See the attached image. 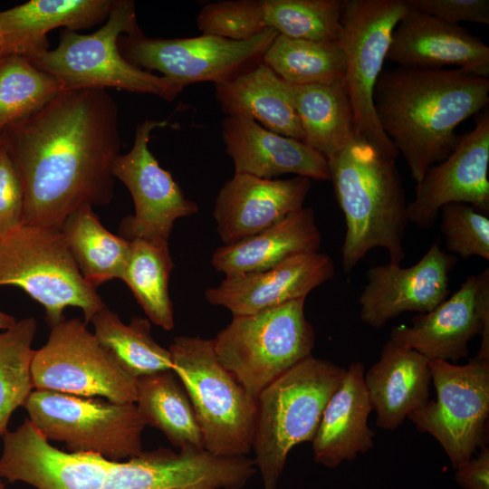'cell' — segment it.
<instances>
[{"mask_svg":"<svg viewBox=\"0 0 489 489\" xmlns=\"http://www.w3.org/2000/svg\"><path fill=\"white\" fill-rule=\"evenodd\" d=\"M488 102L489 79L457 68L385 70L374 91L379 127L416 184L454 150L457 127Z\"/></svg>","mask_w":489,"mask_h":489,"instance_id":"obj_2","label":"cell"},{"mask_svg":"<svg viewBox=\"0 0 489 489\" xmlns=\"http://www.w3.org/2000/svg\"><path fill=\"white\" fill-rule=\"evenodd\" d=\"M2 439L0 477L36 489H100L115 463L91 452L57 449L29 418Z\"/></svg>","mask_w":489,"mask_h":489,"instance_id":"obj_19","label":"cell"},{"mask_svg":"<svg viewBox=\"0 0 489 489\" xmlns=\"http://www.w3.org/2000/svg\"><path fill=\"white\" fill-rule=\"evenodd\" d=\"M439 215L447 253L462 259L478 256L489 260L487 215L465 203L447 204Z\"/></svg>","mask_w":489,"mask_h":489,"instance_id":"obj_37","label":"cell"},{"mask_svg":"<svg viewBox=\"0 0 489 489\" xmlns=\"http://www.w3.org/2000/svg\"><path fill=\"white\" fill-rule=\"evenodd\" d=\"M16 322V319L0 311V330L4 331L12 327Z\"/></svg>","mask_w":489,"mask_h":489,"instance_id":"obj_41","label":"cell"},{"mask_svg":"<svg viewBox=\"0 0 489 489\" xmlns=\"http://www.w3.org/2000/svg\"><path fill=\"white\" fill-rule=\"evenodd\" d=\"M34 389L82 398L102 397L114 403H135L138 379L103 348L87 322L64 319L51 327L46 343L34 350Z\"/></svg>","mask_w":489,"mask_h":489,"instance_id":"obj_12","label":"cell"},{"mask_svg":"<svg viewBox=\"0 0 489 489\" xmlns=\"http://www.w3.org/2000/svg\"><path fill=\"white\" fill-rule=\"evenodd\" d=\"M455 479L465 489H489V448L483 446L479 454L455 468Z\"/></svg>","mask_w":489,"mask_h":489,"instance_id":"obj_40","label":"cell"},{"mask_svg":"<svg viewBox=\"0 0 489 489\" xmlns=\"http://www.w3.org/2000/svg\"><path fill=\"white\" fill-rule=\"evenodd\" d=\"M456 261L436 242L409 267L391 263L370 267L358 299L361 321L379 329L401 313L432 311L449 295Z\"/></svg>","mask_w":489,"mask_h":489,"instance_id":"obj_18","label":"cell"},{"mask_svg":"<svg viewBox=\"0 0 489 489\" xmlns=\"http://www.w3.org/2000/svg\"><path fill=\"white\" fill-rule=\"evenodd\" d=\"M31 422L70 452H91L115 462L143 452L147 426L135 403H114L34 389L24 405Z\"/></svg>","mask_w":489,"mask_h":489,"instance_id":"obj_9","label":"cell"},{"mask_svg":"<svg viewBox=\"0 0 489 489\" xmlns=\"http://www.w3.org/2000/svg\"><path fill=\"white\" fill-rule=\"evenodd\" d=\"M311 188L305 177L267 179L235 173L220 188L213 211L223 244L254 235L301 209Z\"/></svg>","mask_w":489,"mask_h":489,"instance_id":"obj_20","label":"cell"},{"mask_svg":"<svg viewBox=\"0 0 489 489\" xmlns=\"http://www.w3.org/2000/svg\"><path fill=\"white\" fill-rule=\"evenodd\" d=\"M91 322L97 340L133 377L139 379L172 370L170 352L152 337L151 322L148 318L134 316L126 324L115 312L105 306Z\"/></svg>","mask_w":489,"mask_h":489,"instance_id":"obj_32","label":"cell"},{"mask_svg":"<svg viewBox=\"0 0 489 489\" xmlns=\"http://www.w3.org/2000/svg\"><path fill=\"white\" fill-rule=\"evenodd\" d=\"M142 34L132 0H114L104 25L91 34L64 29L58 46L29 59L41 71L61 81L65 91L117 89L174 100L184 89L129 62L120 53L119 37Z\"/></svg>","mask_w":489,"mask_h":489,"instance_id":"obj_5","label":"cell"},{"mask_svg":"<svg viewBox=\"0 0 489 489\" xmlns=\"http://www.w3.org/2000/svg\"><path fill=\"white\" fill-rule=\"evenodd\" d=\"M24 225V190L17 168L0 136V237Z\"/></svg>","mask_w":489,"mask_h":489,"instance_id":"obj_38","label":"cell"},{"mask_svg":"<svg viewBox=\"0 0 489 489\" xmlns=\"http://www.w3.org/2000/svg\"><path fill=\"white\" fill-rule=\"evenodd\" d=\"M365 367L351 363L330 398L312 440L317 464L334 468L374 446V431L368 425L373 410L366 388Z\"/></svg>","mask_w":489,"mask_h":489,"instance_id":"obj_24","label":"cell"},{"mask_svg":"<svg viewBox=\"0 0 489 489\" xmlns=\"http://www.w3.org/2000/svg\"><path fill=\"white\" fill-rule=\"evenodd\" d=\"M335 274L332 259L318 252L292 255L268 269L225 279L207 288L206 300L233 316L247 315L291 301L306 299L315 288Z\"/></svg>","mask_w":489,"mask_h":489,"instance_id":"obj_21","label":"cell"},{"mask_svg":"<svg viewBox=\"0 0 489 489\" xmlns=\"http://www.w3.org/2000/svg\"><path fill=\"white\" fill-rule=\"evenodd\" d=\"M36 330L35 319L25 317L0 332V439L14 411L34 390L31 365Z\"/></svg>","mask_w":489,"mask_h":489,"instance_id":"obj_36","label":"cell"},{"mask_svg":"<svg viewBox=\"0 0 489 489\" xmlns=\"http://www.w3.org/2000/svg\"><path fill=\"white\" fill-rule=\"evenodd\" d=\"M135 405L146 425L160 430L178 450L205 449L190 400L173 370L139 378Z\"/></svg>","mask_w":489,"mask_h":489,"instance_id":"obj_31","label":"cell"},{"mask_svg":"<svg viewBox=\"0 0 489 489\" xmlns=\"http://www.w3.org/2000/svg\"><path fill=\"white\" fill-rule=\"evenodd\" d=\"M395 158L356 139L328 160L330 180L346 224L341 265L350 273L374 248L385 249L389 263L406 257L407 201Z\"/></svg>","mask_w":489,"mask_h":489,"instance_id":"obj_3","label":"cell"},{"mask_svg":"<svg viewBox=\"0 0 489 489\" xmlns=\"http://www.w3.org/2000/svg\"><path fill=\"white\" fill-rule=\"evenodd\" d=\"M215 93L226 116L254 120L273 132L302 141L289 83L264 62L232 81L215 84Z\"/></svg>","mask_w":489,"mask_h":489,"instance_id":"obj_28","label":"cell"},{"mask_svg":"<svg viewBox=\"0 0 489 489\" xmlns=\"http://www.w3.org/2000/svg\"><path fill=\"white\" fill-rule=\"evenodd\" d=\"M321 235L312 207H302L273 225L216 248L211 264L225 276L259 272L299 254L318 252Z\"/></svg>","mask_w":489,"mask_h":489,"instance_id":"obj_26","label":"cell"},{"mask_svg":"<svg viewBox=\"0 0 489 489\" xmlns=\"http://www.w3.org/2000/svg\"><path fill=\"white\" fill-rule=\"evenodd\" d=\"M482 335L476 357L489 360V269L469 275L459 289L410 325L390 331L392 341L413 349L429 360L455 362L468 355V343Z\"/></svg>","mask_w":489,"mask_h":489,"instance_id":"obj_15","label":"cell"},{"mask_svg":"<svg viewBox=\"0 0 489 489\" xmlns=\"http://www.w3.org/2000/svg\"><path fill=\"white\" fill-rule=\"evenodd\" d=\"M263 62L292 85L344 81L345 59L338 41H315L278 34Z\"/></svg>","mask_w":489,"mask_h":489,"instance_id":"obj_34","label":"cell"},{"mask_svg":"<svg viewBox=\"0 0 489 489\" xmlns=\"http://www.w3.org/2000/svg\"><path fill=\"white\" fill-rule=\"evenodd\" d=\"M306 145L332 158L357 139L353 110L344 81L289 84Z\"/></svg>","mask_w":489,"mask_h":489,"instance_id":"obj_29","label":"cell"},{"mask_svg":"<svg viewBox=\"0 0 489 489\" xmlns=\"http://www.w3.org/2000/svg\"><path fill=\"white\" fill-rule=\"evenodd\" d=\"M114 0H31L0 11V31L13 54L32 59L48 50L57 27L87 29L107 20Z\"/></svg>","mask_w":489,"mask_h":489,"instance_id":"obj_27","label":"cell"},{"mask_svg":"<svg viewBox=\"0 0 489 489\" xmlns=\"http://www.w3.org/2000/svg\"><path fill=\"white\" fill-rule=\"evenodd\" d=\"M168 124V120H145L136 128L130 150L114 159L112 175L126 186L134 203V214L120 225V236L127 240L168 244L175 221L198 211L149 149L151 131Z\"/></svg>","mask_w":489,"mask_h":489,"instance_id":"obj_14","label":"cell"},{"mask_svg":"<svg viewBox=\"0 0 489 489\" xmlns=\"http://www.w3.org/2000/svg\"><path fill=\"white\" fill-rule=\"evenodd\" d=\"M84 280L93 288L121 279L131 252V241L109 232L92 206L70 214L60 228Z\"/></svg>","mask_w":489,"mask_h":489,"instance_id":"obj_30","label":"cell"},{"mask_svg":"<svg viewBox=\"0 0 489 489\" xmlns=\"http://www.w3.org/2000/svg\"><path fill=\"white\" fill-rule=\"evenodd\" d=\"M176 376L190 400L204 448L224 457L252 450L256 400L219 362L213 339L177 336L168 347Z\"/></svg>","mask_w":489,"mask_h":489,"instance_id":"obj_6","label":"cell"},{"mask_svg":"<svg viewBox=\"0 0 489 489\" xmlns=\"http://www.w3.org/2000/svg\"><path fill=\"white\" fill-rule=\"evenodd\" d=\"M23 289L42 304L49 327L64 318L66 307L82 310L84 321L106 305L82 277L59 229L23 225L0 237V286Z\"/></svg>","mask_w":489,"mask_h":489,"instance_id":"obj_8","label":"cell"},{"mask_svg":"<svg viewBox=\"0 0 489 489\" xmlns=\"http://www.w3.org/2000/svg\"><path fill=\"white\" fill-rule=\"evenodd\" d=\"M279 34L265 29L248 40L201 34L188 38H152L142 34H121V55L136 67L158 71L183 87L211 82L224 83L263 62L264 56Z\"/></svg>","mask_w":489,"mask_h":489,"instance_id":"obj_11","label":"cell"},{"mask_svg":"<svg viewBox=\"0 0 489 489\" xmlns=\"http://www.w3.org/2000/svg\"><path fill=\"white\" fill-rule=\"evenodd\" d=\"M489 114H483L475 128L461 136L454 150L433 165L416 186L407 205L408 222L428 229L441 208L465 203L483 214L489 212Z\"/></svg>","mask_w":489,"mask_h":489,"instance_id":"obj_17","label":"cell"},{"mask_svg":"<svg viewBox=\"0 0 489 489\" xmlns=\"http://www.w3.org/2000/svg\"><path fill=\"white\" fill-rule=\"evenodd\" d=\"M65 89L59 79L22 55L0 61V134L34 114Z\"/></svg>","mask_w":489,"mask_h":489,"instance_id":"obj_35","label":"cell"},{"mask_svg":"<svg viewBox=\"0 0 489 489\" xmlns=\"http://www.w3.org/2000/svg\"><path fill=\"white\" fill-rule=\"evenodd\" d=\"M222 139L235 173L273 179L285 174L330 180L327 158L302 140L273 132L254 120L226 116Z\"/></svg>","mask_w":489,"mask_h":489,"instance_id":"obj_23","label":"cell"},{"mask_svg":"<svg viewBox=\"0 0 489 489\" xmlns=\"http://www.w3.org/2000/svg\"><path fill=\"white\" fill-rule=\"evenodd\" d=\"M256 471L248 456L159 447L115 462L100 489H242Z\"/></svg>","mask_w":489,"mask_h":489,"instance_id":"obj_16","label":"cell"},{"mask_svg":"<svg viewBox=\"0 0 489 489\" xmlns=\"http://www.w3.org/2000/svg\"><path fill=\"white\" fill-rule=\"evenodd\" d=\"M436 399L428 400L408 418L441 445L455 469L485 446L489 416V360L475 357L457 365L429 360Z\"/></svg>","mask_w":489,"mask_h":489,"instance_id":"obj_13","label":"cell"},{"mask_svg":"<svg viewBox=\"0 0 489 489\" xmlns=\"http://www.w3.org/2000/svg\"><path fill=\"white\" fill-rule=\"evenodd\" d=\"M104 89L65 91L1 134L24 190V225L61 228L79 207L109 204L121 149Z\"/></svg>","mask_w":489,"mask_h":489,"instance_id":"obj_1","label":"cell"},{"mask_svg":"<svg viewBox=\"0 0 489 489\" xmlns=\"http://www.w3.org/2000/svg\"><path fill=\"white\" fill-rule=\"evenodd\" d=\"M174 263L168 244L131 241V252L121 277L151 323L171 331L175 326L168 281Z\"/></svg>","mask_w":489,"mask_h":489,"instance_id":"obj_33","label":"cell"},{"mask_svg":"<svg viewBox=\"0 0 489 489\" xmlns=\"http://www.w3.org/2000/svg\"><path fill=\"white\" fill-rule=\"evenodd\" d=\"M0 489H5L1 477H0Z\"/></svg>","mask_w":489,"mask_h":489,"instance_id":"obj_43","label":"cell"},{"mask_svg":"<svg viewBox=\"0 0 489 489\" xmlns=\"http://www.w3.org/2000/svg\"><path fill=\"white\" fill-rule=\"evenodd\" d=\"M364 380L376 412V425L394 430L429 400V360L388 340L379 360L365 373Z\"/></svg>","mask_w":489,"mask_h":489,"instance_id":"obj_25","label":"cell"},{"mask_svg":"<svg viewBox=\"0 0 489 489\" xmlns=\"http://www.w3.org/2000/svg\"><path fill=\"white\" fill-rule=\"evenodd\" d=\"M345 371L311 355L259 394L252 449L264 489H276L295 446L312 442L324 408Z\"/></svg>","mask_w":489,"mask_h":489,"instance_id":"obj_4","label":"cell"},{"mask_svg":"<svg viewBox=\"0 0 489 489\" xmlns=\"http://www.w3.org/2000/svg\"><path fill=\"white\" fill-rule=\"evenodd\" d=\"M9 55H13L12 51L6 38L0 31V61Z\"/></svg>","mask_w":489,"mask_h":489,"instance_id":"obj_42","label":"cell"},{"mask_svg":"<svg viewBox=\"0 0 489 489\" xmlns=\"http://www.w3.org/2000/svg\"><path fill=\"white\" fill-rule=\"evenodd\" d=\"M416 11L452 24L472 22L489 24L488 0H405Z\"/></svg>","mask_w":489,"mask_h":489,"instance_id":"obj_39","label":"cell"},{"mask_svg":"<svg viewBox=\"0 0 489 489\" xmlns=\"http://www.w3.org/2000/svg\"><path fill=\"white\" fill-rule=\"evenodd\" d=\"M305 299L233 316L213 339L219 362L256 400L273 381L312 355L315 334Z\"/></svg>","mask_w":489,"mask_h":489,"instance_id":"obj_7","label":"cell"},{"mask_svg":"<svg viewBox=\"0 0 489 489\" xmlns=\"http://www.w3.org/2000/svg\"><path fill=\"white\" fill-rule=\"evenodd\" d=\"M386 60L406 68L455 66L488 78L489 46L459 24L408 10L395 27Z\"/></svg>","mask_w":489,"mask_h":489,"instance_id":"obj_22","label":"cell"},{"mask_svg":"<svg viewBox=\"0 0 489 489\" xmlns=\"http://www.w3.org/2000/svg\"><path fill=\"white\" fill-rule=\"evenodd\" d=\"M408 10L405 0H343L338 42L345 59L344 84L357 139L391 158L398 156L379 127L374 91L395 27Z\"/></svg>","mask_w":489,"mask_h":489,"instance_id":"obj_10","label":"cell"}]
</instances>
